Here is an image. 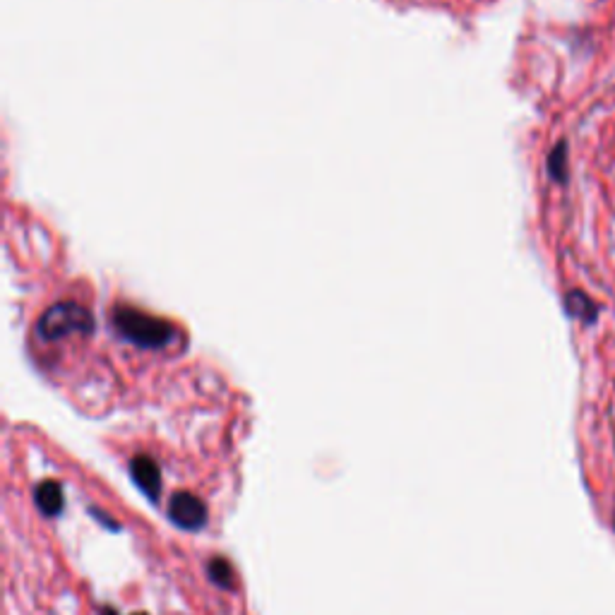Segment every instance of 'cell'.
<instances>
[{
    "mask_svg": "<svg viewBox=\"0 0 615 615\" xmlns=\"http://www.w3.org/2000/svg\"><path fill=\"white\" fill-rule=\"evenodd\" d=\"M113 325H116V330L121 332L128 342L145 346V349H159V346L169 344L173 337V327L169 322L152 318V315L135 308H116Z\"/></svg>",
    "mask_w": 615,
    "mask_h": 615,
    "instance_id": "1",
    "label": "cell"
},
{
    "mask_svg": "<svg viewBox=\"0 0 615 615\" xmlns=\"http://www.w3.org/2000/svg\"><path fill=\"white\" fill-rule=\"evenodd\" d=\"M92 327V315L77 303H58V306L46 310L44 318L39 320V334L49 342L68 337V334H89Z\"/></svg>",
    "mask_w": 615,
    "mask_h": 615,
    "instance_id": "2",
    "label": "cell"
},
{
    "mask_svg": "<svg viewBox=\"0 0 615 615\" xmlns=\"http://www.w3.org/2000/svg\"><path fill=\"white\" fill-rule=\"evenodd\" d=\"M169 515L173 519V524L185 531H195L202 529L207 522V507L190 493H176L173 495L171 505H169Z\"/></svg>",
    "mask_w": 615,
    "mask_h": 615,
    "instance_id": "3",
    "label": "cell"
},
{
    "mask_svg": "<svg viewBox=\"0 0 615 615\" xmlns=\"http://www.w3.org/2000/svg\"><path fill=\"white\" fill-rule=\"evenodd\" d=\"M130 474H133V481L140 486V491L147 495V498H157L161 491V471L157 467V462H152L149 457H135L130 462Z\"/></svg>",
    "mask_w": 615,
    "mask_h": 615,
    "instance_id": "4",
    "label": "cell"
},
{
    "mask_svg": "<svg viewBox=\"0 0 615 615\" xmlns=\"http://www.w3.org/2000/svg\"><path fill=\"white\" fill-rule=\"evenodd\" d=\"M37 505L44 515L56 517L63 510V488L56 481H44L37 488Z\"/></svg>",
    "mask_w": 615,
    "mask_h": 615,
    "instance_id": "5",
    "label": "cell"
},
{
    "mask_svg": "<svg viewBox=\"0 0 615 615\" xmlns=\"http://www.w3.org/2000/svg\"><path fill=\"white\" fill-rule=\"evenodd\" d=\"M565 310L572 318L582 322H594L596 315H599V306H596L587 294H582V291H572V294L565 296Z\"/></svg>",
    "mask_w": 615,
    "mask_h": 615,
    "instance_id": "6",
    "label": "cell"
},
{
    "mask_svg": "<svg viewBox=\"0 0 615 615\" xmlns=\"http://www.w3.org/2000/svg\"><path fill=\"white\" fill-rule=\"evenodd\" d=\"M548 173H551L555 181H560V183L567 178V145L565 142H560V145L551 152V157H548Z\"/></svg>",
    "mask_w": 615,
    "mask_h": 615,
    "instance_id": "7",
    "label": "cell"
},
{
    "mask_svg": "<svg viewBox=\"0 0 615 615\" xmlns=\"http://www.w3.org/2000/svg\"><path fill=\"white\" fill-rule=\"evenodd\" d=\"M231 577H234V572H231V565L226 563V560H212L210 563V579L214 584H219V587L229 589L231 587Z\"/></svg>",
    "mask_w": 615,
    "mask_h": 615,
    "instance_id": "8",
    "label": "cell"
},
{
    "mask_svg": "<svg viewBox=\"0 0 615 615\" xmlns=\"http://www.w3.org/2000/svg\"><path fill=\"white\" fill-rule=\"evenodd\" d=\"M137 615H145V613H137Z\"/></svg>",
    "mask_w": 615,
    "mask_h": 615,
    "instance_id": "9",
    "label": "cell"
}]
</instances>
